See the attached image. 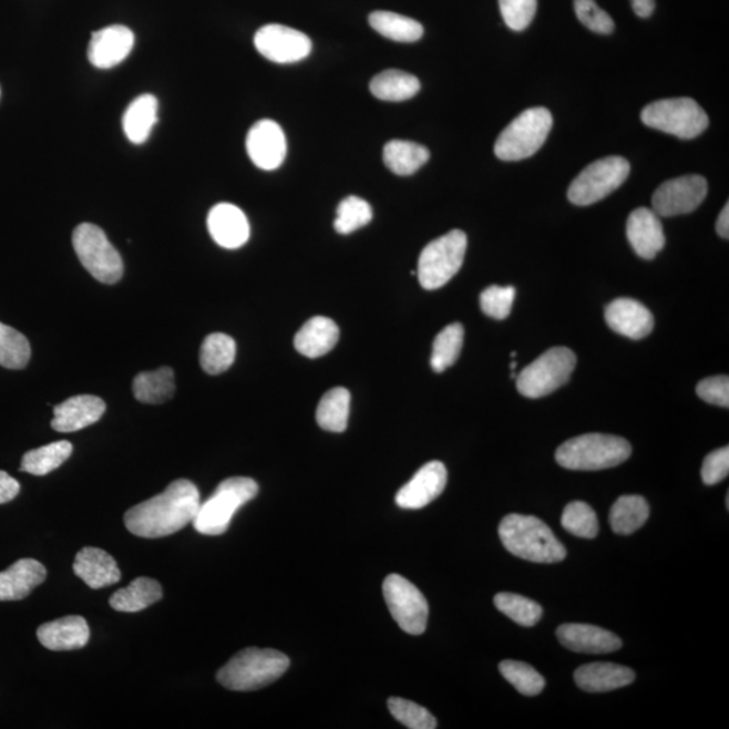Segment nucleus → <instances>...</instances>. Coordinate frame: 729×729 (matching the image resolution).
<instances>
[{
	"label": "nucleus",
	"instance_id": "c756f323",
	"mask_svg": "<svg viewBox=\"0 0 729 729\" xmlns=\"http://www.w3.org/2000/svg\"><path fill=\"white\" fill-rule=\"evenodd\" d=\"M430 160V151L411 141L393 140L384 146V163L394 175L410 176Z\"/></svg>",
	"mask_w": 729,
	"mask_h": 729
},
{
	"label": "nucleus",
	"instance_id": "412c9836",
	"mask_svg": "<svg viewBox=\"0 0 729 729\" xmlns=\"http://www.w3.org/2000/svg\"><path fill=\"white\" fill-rule=\"evenodd\" d=\"M106 412V403L92 394H79L54 407L52 429L58 432H76L99 422Z\"/></svg>",
	"mask_w": 729,
	"mask_h": 729
},
{
	"label": "nucleus",
	"instance_id": "ddd939ff",
	"mask_svg": "<svg viewBox=\"0 0 729 729\" xmlns=\"http://www.w3.org/2000/svg\"><path fill=\"white\" fill-rule=\"evenodd\" d=\"M708 194L706 178L698 175H689L659 185L653 196L654 212L665 218L670 216L694 213L701 206Z\"/></svg>",
	"mask_w": 729,
	"mask_h": 729
},
{
	"label": "nucleus",
	"instance_id": "c85d7f7f",
	"mask_svg": "<svg viewBox=\"0 0 729 729\" xmlns=\"http://www.w3.org/2000/svg\"><path fill=\"white\" fill-rule=\"evenodd\" d=\"M163 588L158 581L138 577L127 588L116 591L110 598L111 608L134 614L162 600Z\"/></svg>",
	"mask_w": 729,
	"mask_h": 729
},
{
	"label": "nucleus",
	"instance_id": "bb28decb",
	"mask_svg": "<svg viewBox=\"0 0 729 729\" xmlns=\"http://www.w3.org/2000/svg\"><path fill=\"white\" fill-rule=\"evenodd\" d=\"M339 329L329 318L315 317L295 337V348L308 358L324 357L338 343Z\"/></svg>",
	"mask_w": 729,
	"mask_h": 729
},
{
	"label": "nucleus",
	"instance_id": "6ab92c4d",
	"mask_svg": "<svg viewBox=\"0 0 729 729\" xmlns=\"http://www.w3.org/2000/svg\"><path fill=\"white\" fill-rule=\"evenodd\" d=\"M207 226L215 243L225 249H238L250 237L246 215L230 203L216 204L208 214Z\"/></svg>",
	"mask_w": 729,
	"mask_h": 729
},
{
	"label": "nucleus",
	"instance_id": "37998d69",
	"mask_svg": "<svg viewBox=\"0 0 729 729\" xmlns=\"http://www.w3.org/2000/svg\"><path fill=\"white\" fill-rule=\"evenodd\" d=\"M562 527L574 536L593 540L598 534V521L596 512L589 504L573 502L566 505L561 518Z\"/></svg>",
	"mask_w": 729,
	"mask_h": 729
},
{
	"label": "nucleus",
	"instance_id": "4be33fe9",
	"mask_svg": "<svg viewBox=\"0 0 729 729\" xmlns=\"http://www.w3.org/2000/svg\"><path fill=\"white\" fill-rule=\"evenodd\" d=\"M562 646L574 653L608 654L620 650L619 636L589 624H564L557 629Z\"/></svg>",
	"mask_w": 729,
	"mask_h": 729
},
{
	"label": "nucleus",
	"instance_id": "4c0bfd02",
	"mask_svg": "<svg viewBox=\"0 0 729 729\" xmlns=\"http://www.w3.org/2000/svg\"><path fill=\"white\" fill-rule=\"evenodd\" d=\"M463 337H465V330L461 324L449 325L438 333L431 355V368L435 373L444 372L459 360Z\"/></svg>",
	"mask_w": 729,
	"mask_h": 729
},
{
	"label": "nucleus",
	"instance_id": "f257e3e1",
	"mask_svg": "<svg viewBox=\"0 0 729 729\" xmlns=\"http://www.w3.org/2000/svg\"><path fill=\"white\" fill-rule=\"evenodd\" d=\"M201 504L197 486L188 480H176L163 493L130 509L123 521L133 535L157 540L193 523Z\"/></svg>",
	"mask_w": 729,
	"mask_h": 729
},
{
	"label": "nucleus",
	"instance_id": "a18cd8bd",
	"mask_svg": "<svg viewBox=\"0 0 729 729\" xmlns=\"http://www.w3.org/2000/svg\"><path fill=\"white\" fill-rule=\"evenodd\" d=\"M515 296L516 289L514 287H487L480 296L481 310L486 317L493 319L503 320L509 318Z\"/></svg>",
	"mask_w": 729,
	"mask_h": 729
},
{
	"label": "nucleus",
	"instance_id": "dca6fc26",
	"mask_svg": "<svg viewBox=\"0 0 729 729\" xmlns=\"http://www.w3.org/2000/svg\"><path fill=\"white\" fill-rule=\"evenodd\" d=\"M446 484V466L440 461H431L401 487L397 494V504L403 510L424 509L441 496Z\"/></svg>",
	"mask_w": 729,
	"mask_h": 729
},
{
	"label": "nucleus",
	"instance_id": "f704fd0d",
	"mask_svg": "<svg viewBox=\"0 0 729 729\" xmlns=\"http://www.w3.org/2000/svg\"><path fill=\"white\" fill-rule=\"evenodd\" d=\"M350 392L338 387L327 392L319 401L317 422L326 431L343 432L348 429L350 415Z\"/></svg>",
	"mask_w": 729,
	"mask_h": 729
},
{
	"label": "nucleus",
	"instance_id": "2eb2a0df",
	"mask_svg": "<svg viewBox=\"0 0 729 729\" xmlns=\"http://www.w3.org/2000/svg\"><path fill=\"white\" fill-rule=\"evenodd\" d=\"M246 151L259 170L275 171L287 156V138L279 123L263 120L249 130Z\"/></svg>",
	"mask_w": 729,
	"mask_h": 729
},
{
	"label": "nucleus",
	"instance_id": "a878e982",
	"mask_svg": "<svg viewBox=\"0 0 729 729\" xmlns=\"http://www.w3.org/2000/svg\"><path fill=\"white\" fill-rule=\"evenodd\" d=\"M574 679L579 689L589 694H604L627 687L635 681V672L615 664H589L578 667Z\"/></svg>",
	"mask_w": 729,
	"mask_h": 729
},
{
	"label": "nucleus",
	"instance_id": "58836bf2",
	"mask_svg": "<svg viewBox=\"0 0 729 729\" xmlns=\"http://www.w3.org/2000/svg\"><path fill=\"white\" fill-rule=\"evenodd\" d=\"M32 349L28 338L8 325L0 324V367L23 369L28 367Z\"/></svg>",
	"mask_w": 729,
	"mask_h": 729
},
{
	"label": "nucleus",
	"instance_id": "aec40b11",
	"mask_svg": "<svg viewBox=\"0 0 729 729\" xmlns=\"http://www.w3.org/2000/svg\"><path fill=\"white\" fill-rule=\"evenodd\" d=\"M627 238L636 255L653 259L666 244L663 222L654 209L636 208L627 220Z\"/></svg>",
	"mask_w": 729,
	"mask_h": 729
},
{
	"label": "nucleus",
	"instance_id": "5fc2aeb1",
	"mask_svg": "<svg viewBox=\"0 0 729 729\" xmlns=\"http://www.w3.org/2000/svg\"><path fill=\"white\" fill-rule=\"evenodd\" d=\"M511 369H512V370H515V369H516V362H512V363H511Z\"/></svg>",
	"mask_w": 729,
	"mask_h": 729
},
{
	"label": "nucleus",
	"instance_id": "423d86ee",
	"mask_svg": "<svg viewBox=\"0 0 729 729\" xmlns=\"http://www.w3.org/2000/svg\"><path fill=\"white\" fill-rule=\"evenodd\" d=\"M553 129V115L545 107H534L510 123L494 144V154L503 162H521L534 156Z\"/></svg>",
	"mask_w": 729,
	"mask_h": 729
},
{
	"label": "nucleus",
	"instance_id": "e433bc0d",
	"mask_svg": "<svg viewBox=\"0 0 729 729\" xmlns=\"http://www.w3.org/2000/svg\"><path fill=\"white\" fill-rule=\"evenodd\" d=\"M71 442L59 441L47 446L30 450L23 455L21 472L33 475H47L59 469L72 455Z\"/></svg>",
	"mask_w": 729,
	"mask_h": 729
},
{
	"label": "nucleus",
	"instance_id": "0eeeda50",
	"mask_svg": "<svg viewBox=\"0 0 729 729\" xmlns=\"http://www.w3.org/2000/svg\"><path fill=\"white\" fill-rule=\"evenodd\" d=\"M468 247L466 234L453 230L432 240L420 253L418 279L428 290L440 289L453 279L462 268Z\"/></svg>",
	"mask_w": 729,
	"mask_h": 729
},
{
	"label": "nucleus",
	"instance_id": "2f4dec72",
	"mask_svg": "<svg viewBox=\"0 0 729 729\" xmlns=\"http://www.w3.org/2000/svg\"><path fill=\"white\" fill-rule=\"evenodd\" d=\"M648 516H650V506L646 499L632 494L617 499L612 505L609 523L614 533L629 535L644 527Z\"/></svg>",
	"mask_w": 729,
	"mask_h": 729
},
{
	"label": "nucleus",
	"instance_id": "9b49d317",
	"mask_svg": "<svg viewBox=\"0 0 729 729\" xmlns=\"http://www.w3.org/2000/svg\"><path fill=\"white\" fill-rule=\"evenodd\" d=\"M632 166L626 158L610 156L597 160L574 178L567 191L568 201L576 206H591L607 197L624 184Z\"/></svg>",
	"mask_w": 729,
	"mask_h": 729
},
{
	"label": "nucleus",
	"instance_id": "a211bd4d",
	"mask_svg": "<svg viewBox=\"0 0 729 729\" xmlns=\"http://www.w3.org/2000/svg\"><path fill=\"white\" fill-rule=\"evenodd\" d=\"M605 320L612 330L635 341L650 336L655 324L647 307L627 298L609 302L605 308Z\"/></svg>",
	"mask_w": 729,
	"mask_h": 729
},
{
	"label": "nucleus",
	"instance_id": "8fccbe9b",
	"mask_svg": "<svg viewBox=\"0 0 729 729\" xmlns=\"http://www.w3.org/2000/svg\"><path fill=\"white\" fill-rule=\"evenodd\" d=\"M729 472V448L712 451L704 460L701 478L704 484L716 485L728 478Z\"/></svg>",
	"mask_w": 729,
	"mask_h": 729
},
{
	"label": "nucleus",
	"instance_id": "72a5a7b5",
	"mask_svg": "<svg viewBox=\"0 0 729 729\" xmlns=\"http://www.w3.org/2000/svg\"><path fill=\"white\" fill-rule=\"evenodd\" d=\"M237 345L226 333L214 332L204 339L201 349V364L204 372L216 376L226 372L236 361Z\"/></svg>",
	"mask_w": 729,
	"mask_h": 729
},
{
	"label": "nucleus",
	"instance_id": "5701e85b",
	"mask_svg": "<svg viewBox=\"0 0 729 729\" xmlns=\"http://www.w3.org/2000/svg\"><path fill=\"white\" fill-rule=\"evenodd\" d=\"M40 644L52 651H71L83 648L90 640V627L82 616H65L42 624L37 629Z\"/></svg>",
	"mask_w": 729,
	"mask_h": 729
},
{
	"label": "nucleus",
	"instance_id": "3c124183",
	"mask_svg": "<svg viewBox=\"0 0 729 729\" xmlns=\"http://www.w3.org/2000/svg\"><path fill=\"white\" fill-rule=\"evenodd\" d=\"M20 491V483L16 479H12L9 473L0 471V504H6L14 500Z\"/></svg>",
	"mask_w": 729,
	"mask_h": 729
},
{
	"label": "nucleus",
	"instance_id": "f03ea898",
	"mask_svg": "<svg viewBox=\"0 0 729 729\" xmlns=\"http://www.w3.org/2000/svg\"><path fill=\"white\" fill-rule=\"evenodd\" d=\"M500 540L511 554L535 562L557 564L566 558V548L545 522L535 516L512 514L499 527Z\"/></svg>",
	"mask_w": 729,
	"mask_h": 729
},
{
	"label": "nucleus",
	"instance_id": "4468645a",
	"mask_svg": "<svg viewBox=\"0 0 729 729\" xmlns=\"http://www.w3.org/2000/svg\"><path fill=\"white\" fill-rule=\"evenodd\" d=\"M257 51L265 59L279 64H292L305 60L312 51L308 35L283 24H265L255 35Z\"/></svg>",
	"mask_w": 729,
	"mask_h": 729
},
{
	"label": "nucleus",
	"instance_id": "c9c22d12",
	"mask_svg": "<svg viewBox=\"0 0 729 729\" xmlns=\"http://www.w3.org/2000/svg\"><path fill=\"white\" fill-rule=\"evenodd\" d=\"M369 23L377 33L398 42H415L422 39V24L391 11H374L369 16Z\"/></svg>",
	"mask_w": 729,
	"mask_h": 729
},
{
	"label": "nucleus",
	"instance_id": "473e14b6",
	"mask_svg": "<svg viewBox=\"0 0 729 729\" xmlns=\"http://www.w3.org/2000/svg\"><path fill=\"white\" fill-rule=\"evenodd\" d=\"M419 91V79L399 70L381 72L370 82V92L386 102H404L415 96Z\"/></svg>",
	"mask_w": 729,
	"mask_h": 729
},
{
	"label": "nucleus",
	"instance_id": "f3484780",
	"mask_svg": "<svg viewBox=\"0 0 729 729\" xmlns=\"http://www.w3.org/2000/svg\"><path fill=\"white\" fill-rule=\"evenodd\" d=\"M134 42V33L123 24H111L97 30L91 35L90 63L97 70H111L127 59L133 51Z\"/></svg>",
	"mask_w": 729,
	"mask_h": 729
},
{
	"label": "nucleus",
	"instance_id": "ea45409f",
	"mask_svg": "<svg viewBox=\"0 0 729 729\" xmlns=\"http://www.w3.org/2000/svg\"><path fill=\"white\" fill-rule=\"evenodd\" d=\"M494 605L502 614L523 627H534L542 619L541 605L515 593H499L494 597Z\"/></svg>",
	"mask_w": 729,
	"mask_h": 729
},
{
	"label": "nucleus",
	"instance_id": "c03bdc74",
	"mask_svg": "<svg viewBox=\"0 0 729 729\" xmlns=\"http://www.w3.org/2000/svg\"><path fill=\"white\" fill-rule=\"evenodd\" d=\"M388 708L394 719L411 729H434L437 720L428 709L418 706L417 702L404 700V698L392 697L388 700Z\"/></svg>",
	"mask_w": 729,
	"mask_h": 729
},
{
	"label": "nucleus",
	"instance_id": "79ce46f5",
	"mask_svg": "<svg viewBox=\"0 0 729 729\" xmlns=\"http://www.w3.org/2000/svg\"><path fill=\"white\" fill-rule=\"evenodd\" d=\"M373 218V209L367 201L361 197H346L337 208V218L333 222L337 233L350 234L367 226Z\"/></svg>",
	"mask_w": 729,
	"mask_h": 729
},
{
	"label": "nucleus",
	"instance_id": "f8f14e48",
	"mask_svg": "<svg viewBox=\"0 0 729 729\" xmlns=\"http://www.w3.org/2000/svg\"><path fill=\"white\" fill-rule=\"evenodd\" d=\"M389 612L404 633L422 635L428 628L429 603L415 585L399 574H391L382 584Z\"/></svg>",
	"mask_w": 729,
	"mask_h": 729
},
{
	"label": "nucleus",
	"instance_id": "20e7f679",
	"mask_svg": "<svg viewBox=\"0 0 729 729\" xmlns=\"http://www.w3.org/2000/svg\"><path fill=\"white\" fill-rule=\"evenodd\" d=\"M633 453L624 438L607 434H585L566 441L555 453L562 468L571 471H603L622 465Z\"/></svg>",
	"mask_w": 729,
	"mask_h": 729
},
{
	"label": "nucleus",
	"instance_id": "49530a36",
	"mask_svg": "<svg viewBox=\"0 0 729 729\" xmlns=\"http://www.w3.org/2000/svg\"><path fill=\"white\" fill-rule=\"evenodd\" d=\"M499 4L506 27L515 32L530 27L537 9V0H499Z\"/></svg>",
	"mask_w": 729,
	"mask_h": 729
},
{
	"label": "nucleus",
	"instance_id": "cd10ccee",
	"mask_svg": "<svg viewBox=\"0 0 729 729\" xmlns=\"http://www.w3.org/2000/svg\"><path fill=\"white\" fill-rule=\"evenodd\" d=\"M158 101L151 94L134 99L123 115V132L134 145L145 144L158 122Z\"/></svg>",
	"mask_w": 729,
	"mask_h": 729
},
{
	"label": "nucleus",
	"instance_id": "7ed1b4c3",
	"mask_svg": "<svg viewBox=\"0 0 729 729\" xmlns=\"http://www.w3.org/2000/svg\"><path fill=\"white\" fill-rule=\"evenodd\" d=\"M289 665L286 654L271 648L249 647L234 655L218 671L216 679L226 689L258 690L277 681Z\"/></svg>",
	"mask_w": 729,
	"mask_h": 729
},
{
	"label": "nucleus",
	"instance_id": "09e8293b",
	"mask_svg": "<svg viewBox=\"0 0 729 729\" xmlns=\"http://www.w3.org/2000/svg\"><path fill=\"white\" fill-rule=\"evenodd\" d=\"M698 398L709 404L728 408L729 405V379L728 376L708 377L698 382L696 388Z\"/></svg>",
	"mask_w": 729,
	"mask_h": 729
},
{
	"label": "nucleus",
	"instance_id": "1a4fd4ad",
	"mask_svg": "<svg viewBox=\"0 0 729 729\" xmlns=\"http://www.w3.org/2000/svg\"><path fill=\"white\" fill-rule=\"evenodd\" d=\"M576 363L571 349H550L516 376L517 391L528 399L545 398L571 380Z\"/></svg>",
	"mask_w": 729,
	"mask_h": 729
},
{
	"label": "nucleus",
	"instance_id": "6e6552de",
	"mask_svg": "<svg viewBox=\"0 0 729 729\" xmlns=\"http://www.w3.org/2000/svg\"><path fill=\"white\" fill-rule=\"evenodd\" d=\"M640 120L647 127L676 135L681 140L698 137L709 125L706 111L690 97L653 102L641 111Z\"/></svg>",
	"mask_w": 729,
	"mask_h": 729
},
{
	"label": "nucleus",
	"instance_id": "a19ab883",
	"mask_svg": "<svg viewBox=\"0 0 729 729\" xmlns=\"http://www.w3.org/2000/svg\"><path fill=\"white\" fill-rule=\"evenodd\" d=\"M500 672L514 688L524 696L541 695L546 687L545 678L537 672L533 666L518 663V660L506 659L499 666Z\"/></svg>",
	"mask_w": 729,
	"mask_h": 729
},
{
	"label": "nucleus",
	"instance_id": "39448f33",
	"mask_svg": "<svg viewBox=\"0 0 729 729\" xmlns=\"http://www.w3.org/2000/svg\"><path fill=\"white\" fill-rule=\"evenodd\" d=\"M258 494V484L249 478H232L216 487L212 496L202 503L194 518L197 533L208 536L225 534L240 506Z\"/></svg>",
	"mask_w": 729,
	"mask_h": 729
},
{
	"label": "nucleus",
	"instance_id": "603ef678",
	"mask_svg": "<svg viewBox=\"0 0 729 729\" xmlns=\"http://www.w3.org/2000/svg\"><path fill=\"white\" fill-rule=\"evenodd\" d=\"M636 16L640 18L651 17L655 10V0H632Z\"/></svg>",
	"mask_w": 729,
	"mask_h": 729
},
{
	"label": "nucleus",
	"instance_id": "b1692460",
	"mask_svg": "<svg viewBox=\"0 0 729 729\" xmlns=\"http://www.w3.org/2000/svg\"><path fill=\"white\" fill-rule=\"evenodd\" d=\"M73 572L92 589L106 588L121 579L116 561L102 548L84 547L73 562Z\"/></svg>",
	"mask_w": 729,
	"mask_h": 729
},
{
	"label": "nucleus",
	"instance_id": "7c9ffc66",
	"mask_svg": "<svg viewBox=\"0 0 729 729\" xmlns=\"http://www.w3.org/2000/svg\"><path fill=\"white\" fill-rule=\"evenodd\" d=\"M175 373L168 367L142 372L135 376L133 392L135 399L145 404H163L175 393Z\"/></svg>",
	"mask_w": 729,
	"mask_h": 729
},
{
	"label": "nucleus",
	"instance_id": "9d476101",
	"mask_svg": "<svg viewBox=\"0 0 729 729\" xmlns=\"http://www.w3.org/2000/svg\"><path fill=\"white\" fill-rule=\"evenodd\" d=\"M72 243L80 263L94 279L109 286L122 279V257L102 228L82 224L73 232Z\"/></svg>",
	"mask_w": 729,
	"mask_h": 729
},
{
	"label": "nucleus",
	"instance_id": "393cba45",
	"mask_svg": "<svg viewBox=\"0 0 729 729\" xmlns=\"http://www.w3.org/2000/svg\"><path fill=\"white\" fill-rule=\"evenodd\" d=\"M47 578V568L39 561H17L0 573V602H18L28 597Z\"/></svg>",
	"mask_w": 729,
	"mask_h": 729
},
{
	"label": "nucleus",
	"instance_id": "864d4df0",
	"mask_svg": "<svg viewBox=\"0 0 729 729\" xmlns=\"http://www.w3.org/2000/svg\"><path fill=\"white\" fill-rule=\"evenodd\" d=\"M716 230L721 238H729V204L727 203L725 208L721 209V213L718 218V224H716Z\"/></svg>",
	"mask_w": 729,
	"mask_h": 729
},
{
	"label": "nucleus",
	"instance_id": "de8ad7c7",
	"mask_svg": "<svg viewBox=\"0 0 729 729\" xmlns=\"http://www.w3.org/2000/svg\"><path fill=\"white\" fill-rule=\"evenodd\" d=\"M574 10L584 27L597 34H610L615 30V22L608 12L598 8L596 0H574Z\"/></svg>",
	"mask_w": 729,
	"mask_h": 729
}]
</instances>
